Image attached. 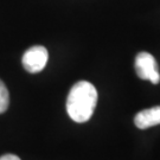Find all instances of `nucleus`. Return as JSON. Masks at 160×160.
I'll use <instances>...</instances> for the list:
<instances>
[{"instance_id": "f257e3e1", "label": "nucleus", "mask_w": 160, "mask_h": 160, "mask_svg": "<svg viewBox=\"0 0 160 160\" xmlns=\"http://www.w3.org/2000/svg\"><path fill=\"white\" fill-rule=\"evenodd\" d=\"M97 103V90L92 83L87 81H80L68 95L67 110L69 116L75 122H87L92 118Z\"/></svg>"}, {"instance_id": "f03ea898", "label": "nucleus", "mask_w": 160, "mask_h": 160, "mask_svg": "<svg viewBox=\"0 0 160 160\" xmlns=\"http://www.w3.org/2000/svg\"><path fill=\"white\" fill-rule=\"evenodd\" d=\"M135 71L141 80H147L153 84L160 82V74L155 58L148 52H140L135 57Z\"/></svg>"}, {"instance_id": "7ed1b4c3", "label": "nucleus", "mask_w": 160, "mask_h": 160, "mask_svg": "<svg viewBox=\"0 0 160 160\" xmlns=\"http://www.w3.org/2000/svg\"><path fill=\"white\" fill-rule=\"evenodd\" d=\"M49 59V53L44 46L36 45L30 48L23 56V65L26 71L37 74L45 68Z\"/></svg>"}, {"instance_id": "20e7f679", "label": "nucleus", "mask_w": 160, "mask_h": 160, "mask_svg": "<svg viewBox=\"0 0 160 160\" xmlns=\"http://www.w3.org/2000/svg\"><path fill=\"white\" fill-rule=\"evenodd\" d=\"M134 123L140 129L160 125V106L139 112L134 118Z\"/></svg>"}, {"instance_id": "39448f33", "label": "nucleus", "mask_w": 160, "mask_h": 160, "mask_svg": "<svg viewBox=\"0 0 160 160\" xmlns=\"http://www.w3.org/2000/svg\"><path fill=\"white\" fill-rule=\"evenodd\" d=\"M8 103H10V95L8 90L4 82L0 80V114L4 113L8 108Z\"/></svg>"}, {"instance_id": "423d86ee", "label": "nucleus", "mask_w": 160, "mask_h": 160, "mask_svg": "<svg viewBox=\"0 0 160 160\" xmlns=\"http://www.w3.org/2000/svg\"><path fill=\"white\" fill-rule=\"evenodd\" d=\"M0 160H20V158L14 154H5L0 157Z\"/></svg>"}]
</instances>
